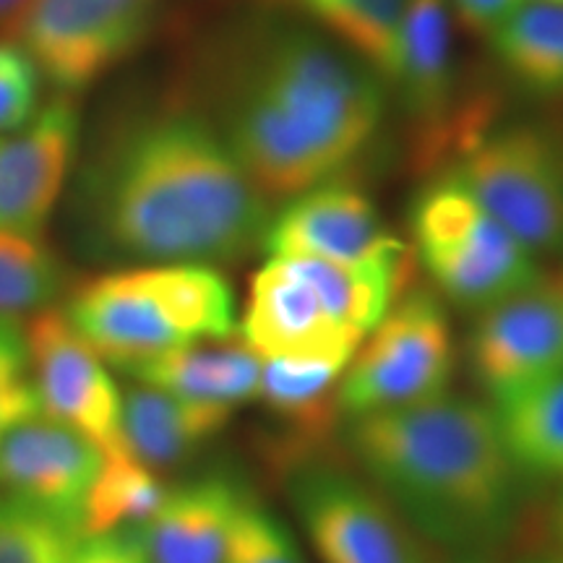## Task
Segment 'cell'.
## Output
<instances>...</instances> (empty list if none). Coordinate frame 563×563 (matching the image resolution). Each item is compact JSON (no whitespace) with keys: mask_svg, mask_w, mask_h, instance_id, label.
<instances>
[{"mask_svg":"<svg viewBox=\"0 0 563 563\" xmlns=\"http://www.w3.org/2000/svg\"><path fill=\"white\" fill-rule=\"evenodd\" d=\"M84 214L112 256L209 266L264 249L274 211L220 131L165 112L129 125L91 162Z\"/></svg>","mask_w":563,"mask_h":563,"instance_id":"6da1fadb","label":"cell"},{"mask_svg":"<svg viewBox=\"0 0 563 563\" xmlns=\"http://www.w3.org/2000/svg\"><path fill=\"white\" fill-rule=\"evenodd\" d=\"M378 76L311 32L264 42L224 110L222 139L266 199L323 186L361 154L382 123Z\"/></svg>","mask_w":563,"mask_h":563,"instance_id":"7a4b0ae2","label":"cell"},{"mask_svg":"<svg viewBox=\"0 0 563 563\" xmlns=\"http://www.w3.org/2000/svg\"><path fill=\"white\" fill-rule=\"evenodd\" d=\"M344 441L373 488L428 538L477 548L504 532L517 464L493 407L443 391L355 415Z\"/></svg>","mask_w":563,"mask_h":563,"instance_id":"3957f363","label":"cell"},{"mask_svg":"<svg viewBox=\"0 0 563 563\" xmlns=\"http://www.w3.org/2000/svg\"><path fill=\"white\" fill-rule=\"evenodd\" d=\"M410 287L412 253L407 245L365 264L269 256L251 279L241 340L262 361L319 357L350 363Z\"/></svg>","mask_w":563,"mask_h":563,"instance_id":"277c9868","label":"cell"},{"mask_svg":"<svg viewBox=\"0 0 563 563\" xmlns=\"http://www.w3.org/2000/svg\"><path fill=\"white\" fill-rule=\"evenodd\" d=\"M70 327L118 368L230 340L238 329L230 282L207 264H157L89 279L70 298Z\"/></svg>","mask_w":563,"mask_h":563,"instance_id":"5b68a950","label":"cell"},{"mask_svg":"<svg viewBox=\"0 0 563 563\" xmlns=\"http://www.w3.org/2000/svg\"><path fill=\"white\" fill-rule=\"evenodd\" d=\"M410 232L435 292L462 311L481 313L543 277L538 256L446 175L412 201Z\"/></svg>","mask_w":563,"mask_h":563,"instance_id":"8992f818","label":"cell"},{"mask_svg":"<svg viewBox=\"0 0 563 563\" xmlns=\"http://www.w3.org/2000/svg\"><path fill=\"white\" fill-rule=\"evenodd\" d=\"M443 175L532 256L563 253V154L548 133L534 125L477 133Z\"/></svg>","mask_w":563,"mask_h":563,"instance_id":"52a82bcc","label":"cell"},{"mask_svg":"<svg viewBox=\"0 0 563 563\" xmlns=\"http://www.w3.org/2000/svg\"><path fill=\"white\" fill-rule=\"evenodd\" d=\"M456 347L441 295L412 285L365 336L342 376L347 418L439 397L452 384Z\"/></svg>","mask_w":563,"mask_h":563,"instance_id":"ba28073f","label":"cell"},{"mask_svg":"<svg viewBox=\"0 0 563 563\" xmlns=\"http://www.w3.org/2000/svg\"><path fill=\"white\" fill-rule=\"evenodd\" d=\"M290 493L321 563H431L412 525L361 477L321 462L302 464Z\"/></svg>","mask_w":563,"mask_h":563,"instance_id":"9c48e42d","label":"cell"},{"mask_svg":"<svg viewBox=\"0 0 563 563\" xmlns=\"http://www.w3.org/2000/svg\"><path fill=\"white\" fill-rule=\"evenodd\" d=\"M159 0H32L19 26L26 55L55 87L100 79L150 32Z\"/></svg>","mask_w":563,"mask_h":563,"instance_id":"30bf717a","label":"cell"},{"mask_svg":"<svg viewBox=\"0 0 563 563\" xmlns=\"http://www.w3.org/2000/svg\"><path fill=\"white\" fill-rule=\"evenodd\" d=\"M467 357L493 405L563 373V277H538L475 313Z\"/></svg>","mask_w":563,"mask_h":563,"instance_id":"8fae6325","label":"cell"},{"mask_svg":"<svg viewBox=\"0 0 563 563\" xmlns=\"http://www.w3.org/2000/svg\"><path fill=\"white\" fill-rule=\"evenodd\" d=\"M26 342L40 410L87 435L104 456L125 452L123 394L104 371L102 357L70 327L68 316L40 313L26 332Z\"/></svg>","mask_w":563,"mask_h":563,"instance_id":"7c38bea8","label":"cell"},{"mask_svg":"<svg viewBox=\"0 0 563 563\" xmlns=\"http://www.w3.org/2000/svg\"><path fill=\"white\" fill-rule=\"evenodd\" d=\"M102 460L104 454L87 435L37 412L16 422L0 441V485L16 501L84 534V506Z\"/></svg>","mask_w":563,"mask_h":563,"instance_id":"4fadbf2b","label":"cell"},{"mask_svg":"<svg viewBox=\"0 0 563 563\" xmlns=\"http://www.w3.org/2000/svg\"><path fill=\"white\" fill-rule=\"evenodd\" d=\"M373 201L340 183H323L292 196L274 211L264 238L269 256H306L334 264H365L402 251Z\"/></svg>","mask_w":563,"mask_h":563,"instance_id":"5bb4252c","label":"cell"},{"mask_svg":"<svg viewBox=\"0 0 563 563\" xmlns=\"http://www.w3.org/2000/svg\"><path fill=\"white\" fill-rule=\"evenodd\" d=\"M79 144V112L55 100L13 136H0V230L37 238Z\"/></svg>","mask_w":563,"mask_h":563,"instance_id":"9a60e30c","label":"cell"},{"mask_svg":"<svg viewBox=\"0 0 563 563\" xmlns=\"http://www.w3.org/2000/svg\"><path fill=\"white\" fill-rule=\"evenodd\" d=\"M249 496L228 477H201L165 493L139 527L150 563H224L232 527Z\"/></svg>","mask_w":563,"mask_h":563,"instance_id":"2e32d148","label":"cell"},{"mask_svg":"<svg viewBox=\"0 0 563 563\" xmlns=\"http://www.w3.org/2000/svg\"><path fill=\"white\" fill-rule=\"evenodd\" d=\"M347 363L319 357L262 361L256 399L287 441V456L311 454L340 433L344 418L342 376Z\"/></svg>","mask_w":563,"mask_h":563,"instance_id":"e0dca14e","label":"cell"},{"mask_svg":"<svg viewBox=\"0 0 563 563\" xmlns=\"http://www.w3.org/2000/svg\"><path fill=\"white\" fill-rule=\"evenodd\" d=\"M454 19L446 0H410L391 84L415 123L439 133L454 110Z\"/></svg>","mask_w":563,"mask_h":563,"instance_id":"ac0fdd59","label":"cell"},{"mask_svg":"<svg viewBox=\"0 0 563 563\" xmlns=\"http://www.w3.org/2000/svg\"><path fill=\"white\" fill-rule=\"evenodd\" d=\"M232 410L199 405L154 386H133L123 397V446L133 460L154 470H167L194 456L203 443L228 426Z\"/></svg>","mask_w":563,"mask_h":563,"instance_id":"d6986e66","label":"cell"},{"mask_svg":"<svg viewBox=\"0 0 563 563\" xmlns=\"http://www.w3.org/2000/svg\"><path fill=\"white\" fill-rule=\"evenodd\" d=\"M129 373L141 384L154 386L175 397L199 405H217L235 410L256 399L262 382V357L243 340L201 342L141 363Z\"/></svg>","mask_w":563,"mask_h":563,"instance_id":"ffe728a7","label":"cell"},{"mask_svg":"<svg viewBox=\"0 0 563 563\" xmlns=\"http://www.w3.org/2000/svg\"><path fill=\"white\" fill-rule=\"evenodd\" d=\"M347 53L391 84L410 0H295Z\"/></svg>","mask_w":563,"mask_h":563,"instance_id":"44dd1931","label":"cell"},{"mask_svg":"<svg viewBox=\"0 0 563 563\" xmlns=\"http://www.w3.org/2000/svg\"><path fill=\"white\" fill-rule=\"evenodd\" d=\"M488 42L527 89L563 91V3L525 0Z\"/></svg>","mask_w":563,"mask_h":563,"instance_id":"7402d4cb","label":"cell"},{"mask_svg":"<svg viewBox=\"0 0 563 563\" xmlns=\"http://www.w3.org/2000/svg\"><path fill=\"white\" fill-rule=\"evenodd\" d=\"M517 467L563 477V373L493 405Z\"/></svg>","mask_w":563,"mask_h":563,"instance_id":"603a6c76","label":"cell"},{"mask_svg":"<svg viewBox=\"0 0 563 563\" xmlns=\"http://www.w3.org/2000/svg\"><path fill=\"white\" fill-rule=\"evenodd\" d=\"M165 488L150 467L129 452L108 454L84 506V538L115 532L121 525H144L159 509Z\"/></svg>","mask_w":563,"mask_h":563,"instance_id":"cb8c5ba5","label":"cell"},{"mask_svg":"<svg viewBox=\"0 0 563 563\" xmlns=\"http://www.w3.org/2000/svg\"><path fill=\"white\" fill-rule=\"evenodd\" d=\"M60 282V264L37 238L0 230V319L47 306Z\"/></svg>","mask_w":563,"mask_h":563,"instance_id":"d4e9b609","label":"cell"},{"mask_svg":"<svg viewBox=\"0 0 563 563\" xmlns=\"http://www.w3.org/2000/svg\"><path fill=\"white\" fill-rule=\"evenodd\" d=\"M81 540L79 530L30 504L11 498L0 506V563H74Z\"/></svg>","mask_w":563,"mask_h":563,"instance_id":"484cf974","label":"cell"},{"mask_svg":"<svg viewBox=\"0 0 563 563\" xmlns=\"http://www.w3.org/2000/svg\"><path fill=\"white\" fill-rule=\"evenodd\" d=\"M224 563H306V559L292 532L249 498L232 527Z\"/></svg>","mask_w":563,"mask_h":563,"instance_id":"4316f807","label":"cell"},{"mask_svg":"<svg viewBox=\"0 0 563 563\" xmlns=\"http://www.w3.org/2000/svg\"><path fill=\"white\" fill-rule=\"evenodd\" d=\"M30 342L13 319H0V441L21 420L40 412V399L26 378Z\"/></svg>","mask_w":563,"mask_h":563,"instance_id":"83f0119b","label":"cell"},{"mask_svg":"<svg viewBox=\"0 0 563 563\" xmlns=\"http://www.w3.org/2000/svg\"><path fill=\"white\" fill-rule=\"evenodd\" d=\"M40 108V74L19 47L0 42V133L24 129Z\"/></svg>","mask_w":563,"mask_h":563,"instance_id":"f1b7e54d","label":"cell"},{"mask_svg":"<svg viewBox=\"0 0 563 563\" xmlns=\"http://www.w3.org/2000/svg\"><path fill=\"white\" fill-rule=\"evenodd\" d=\"M74 563H150L136 530L89 534L76 548Z\"/></svg>","mask_w":563,"mask_h":563,"instance_id":"f546056e","label":"cell"},{"mask_svg":"<svg viewBox=\"0 0 563 563\" xmlns=\"http://www.w3.org/2000/svg\"><path fill=\"white\" fill-rule=\"evenodd\" d=\"M525 0H446L452 19L475 37L490 40Z\"/></svg>","mask_w":563,"mask_h":563,"instance_id":"4dcf8cb0","label":"cell"},{"mask_svg":"<svg viewBox=\"0 0 563 563\" xmlns=\"http://www.w3.org/2000/svg\"><path fill=\"white\" fill-rule=\"evenodd\" d=\"M32 0H0V30L16 34Z\"/></svg>","mask_w":563,"mask_h":563,"instance_id":"1f68e13d","label":"cell"},{"mask_svg":"<svg viewBox=\"0 0 563 563\" xmlns=\"http://www.w3.org/2000/svg\"><path fill=\"white\" fill-rule=\"evenodd\" d=\"M555 532H559V538H561V543H563V490H561V496H559V501H555Z\"/></svg>","mask_w":563,"mask_h":563,"instance_id":"d6a6232c","label":"cell"},{"mask_svg":"<svg viewBox=\"0 0 563 563\" xmlns=\"http://www.w3.org/2000/svg\"><path fill=\"white\" fill-rule=\"evenodd\" d=\"M452 563H488L485 559H481V555H462V559H456V561H452Z\"/></svg>","mask_w":563,"mask_h":563,"instance_id":"836d02e7","label":"cell"},{"mask_svg":"<svg viewBox=\"0 0 563 563\" xmlns=\"http://www.w3.org/2000/svg\"><path fill=\"white\" fill-rule=\"evenodd\" d=\"M538 563H563V551H561V553H553V555H548V559L538 561Z\"/></svg>","mask_w":563,"mask_h":563,"instance_id":"e575fe53","label":"cell"},{"mask_svg":"<svg viewBox=\"0 0 563 563\" xmlns=\"http://www.w3.org/2000/svg\"><path fill=\"white\" fill-rule=\"evenodd\" d=\"M534 3H563V0H534Z\"/></svg>","mask_w":563,"mask_h":563,"instance_id":"d590c367","label":"cell"}]
</instances>
